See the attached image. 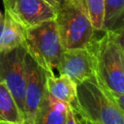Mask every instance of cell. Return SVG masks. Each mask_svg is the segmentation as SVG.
<instances>
[{
  "instance_id": "cell-1",
  "label": "cell",
  "mask_w": 124,
  "mask_h": 124,
  "mask_svg": "<svg viewBox=\"0 0 124 124\" xmlns=\"http://www.w3.org/2000/svg\"><path fill=\"white\" fill-rule=\"evenodd\" d=\"M101 33V36L96 35L92 42L86 46L92 55L95 81L123 110V30H108L102 31Z\"/></svg>"
},
{
  "instance_id": "cell-2",
  "label": "cell",
  "mask_w": 124,
  "mask_h": 124,
  "mask_svg": "<svg viewBox=\"0 0 124 124\" xmlns=\"http://www.w3.org/2000/svg\"><path fill=\"white\" fill-rule=\"evenodd\" d=\"M64 49L86 47L97 35L82 0H62L54 17Z\"/></svg>"
},
{
  "instance_id": "cell-3",
  "label": "cell",
  "mask_w": 124,
  "mask_h": 124,
  "mask_svg": "<svg viewBox=\"0 0 124 124\" xmlns=\"http://www.w3.org/2000/svg\"><path fill=\"white\" fill-rule=\"evenodd\" d=\"M95 124H124V112L95 79L77 84V103L73 107Z\"/></svg>"
},
{
  "instance_id": "cell-4",
  "label": "cell",
  "mask_w": 124,
  "mask_h": 124,
  "mask_svg": "<svg viewBox=\"0 0 124 124\" xmlns=\"http://www.w3.org/2000/svg\"><path fill=\"white\" fill-rule=\"evenodd\" d=\"M23 46L26 52L46 72H57L64 48L54 19L25 29Z\"/></svg>"
},
{
  "instance_id": "cell-5",
  "label": "cell",
  "mask_w": 124,
  "mask_h": 124,
  "mask_svg": "<svg viewBox=\"0 0 124 124\" xmlns=\"http://www.w3.org/2000/svg\"><path fill=\"white\" fill-rule=\"evenodd\" d=\"M25 53L26 49L23 45L12 49L0 50V82L11 92L21 115L24 107Z\"/></svg>"
},
{
  "instance_id": "cell-6",
  "label": "cell",
  "mask_w": 124,
  "mask_h": 124,
  "mask_svg": "<svg viewBox=\"0 0 124 124\" xmlns=\"http://www.w3.org/2000/svg\"><path fill=\"white\" fill-rule=\"evenodd\" d=\"M25 89L23 107V124H34L39 106L46 92V70L27 52L24 57Z\"/></svg>"
},
{
  "instance_id": "cell-7",
  "label": "cell",
  "mask_w": 124,
  "mask_h": 124,
  "mask_svg": "<svg viewBox=\"0 0 124 124\" xmlns=\"http://www.w3.org/2000/svg\"><path fill=\"white\" fill-rule=\"evenodd\" d=\"M6 11L24 29L54 19L56 8L47 0H2Z\"/></svg>"
},
{
  "instance_id": "cell-8",
  "label": "cell",
  "mask_w": 124,
  "mask_h": 124,
  "mask_svg": "<svg viewBox=\"0 0 124 124\" xmlns=\"http://www.w3.org/2000/svg\"><path fill=\"white\" fill-rule=\"evenodd\" d=\"M58 75H67L76 84L95 79L92 55L87 47L64 49L58 67Z\"/></svg>"
},
{
  "instance_id": "cell-9",
  "label": "cell",
  "mask_w": 124,
  "mask_h": 124,
  "mask_svg": "<svg viewBox=\"0 0 124 124\" xmlns=\"http://www.w3.org/2000/svg\"><path fill=\"white\" fill-rule=\"evenodd\" d=\"M46 89L57 100L76 106L77 103V84L67 75H55L46 71Z\"/></svg>"
},
{
  "instance_id": "cell-10",
  "label": "cell",
  "mask_w": 124,
  "mask_h": 124,
  "mask_svg": "<svg viewBox=\"0 0 124 124\" xmlns=\"http://www.w3.org/2000/svg\"><path fill=\"white\" fill-rule=\"evenodd\" d=\"M67 105L46 90L37 110L34 124H65Z\"/></svg>"
},
{
  "instance_id": "cell-11",
  "label": "cell",
  "mask_w": 124,
  "mask_h": 124,
  "mask_svg": "<svg viewBox=\"0 0 124 124\" xmlns=\"http://www.w3.org/2000/svg\"><path fill=\"white\" fill-rule=\"evenodd\" d=\"M25 29L4 11V28L0 38V50H8L24 44Z\"/></svg>"
},
{
  "instance_id": "cell-12",
  "label": "cell",
  "mask_w": 124,
  "mask_h": 124,
  "mask_svg": "<svg viewBox=\"0 0 124 124\" xmlns=\"http://www.w3.org/2000/svg\"><path fill=\"white\" fill-rule=\"evenodd\" d=\"M124 0H104L102 31L123 30Z\"/></svg>"
},
{
  "instance_id": "cell-13",
  "label": "cell",
  "mask_w": 124,
  "mask_h": 124,
  "mask_svg": "<svg viewBox=\"0 0 124 124\" xmlns=\"http://www.w3.org/2000/svg\"><path fill=\"white\" fill-rule=\"evenodd\" d=\"M0 122L23 124V118L9 89L0 82Z\"/></svg>"
},
{
  "instance_id": "cell-14",
  "label": "cell",
  "mask_w": 124,
  "mask_h": 124,
  "mask_svg": "<svg viewBox=\"0 0 124 124\" xmlns=\"http://www.w3.org/2000/svg\"><path fill=\"white\" fill-rule=\"evenodd\" d=\"M93 28L101 32L104 20V0H82Z\"/></svg>"
},
{
  "instance_id": "cell-15",
  "label": "cell",
  "mask_w": 124,
  "mask_h": 124,
  "mask_svg": "<svg viewBox=\"0 0 124 124\" xmlns=\"http://www.w3.org/2000/svg\"><path fill=\"white\" fill-rule=\"evenodd\" d=\"M65 124H95L91 120L83 116L77 108L70 105H67L66 111V121Z\"/></svg>"
},
{
  "instance_id": "cell-16",
  "label": "cell",
  "mask_w": 124,
  "mask_h": 124,
  "mask_svg": "<svg viewBox=\"0 0 124 124\" xmlns=\"http://www.w3.org/2000/svg\"><path fill=\"white\" fill-rule=\"evenodd\" d=\"M3 28H4V13L0 11V38L3 33Z\"/></svg>"
},
{
  "instance_id": "cell-17",
  "label": "cell",
  "mask_w": 124,
  "mask_h": 124,
  "mask_svg": "<svg viewBox=\"0 0 124 124\" xmlns=\"http://www.w3.org/2000/svg\"><path fill=\"white\" fill-rule=\"evenodd\" d=\"M52 1L54 2V4H55L56 6H58V4H59V3H60V2L62 1V0H52Z\"/></svg>"
},
{
  "instance_id": "cell-18",
  "label": "cell",
  "mask_w": 124,
  "mask_h": 124,
  "mask_svg": "<svg viewBox=\"0 0 124 124\" xmlns=\"http://www.w3.org/2000/svg\"><path fill=\"white\" fill-rule=\"evenodd\" d=\"M0 124H18V123H10V122H0Z\"/></svg>"
},
{
  "instance_id": "cell-19",
  "label": "cell",
  "mask_w": 124,
  "mask_h": 124,
  "mask_svg": "<svg viewBox=\"0 0 124 124\" xmlns=\"http://www.w3.org/2000/svg\"><path fill=\"white\" fill-rule=\"evenodd\" d=\"M47 1H48V2H50V3H51V4H52V5H54V6H55V7H57V6H56V5H55V4H54V2H53V1H52V0H47Z\"/></svg>"
}]
</instances>
